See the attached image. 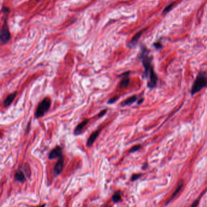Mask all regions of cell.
Listing matches in <instances>:
<instances>
[{
  "instance_id": "obj_1",
  "label": "cell",
  "mask_w": 207,
  "mask_h": 207,
  "mask_svg": "<svg viewBox=\"0 0 207 207\" xmlns=\"http://www.w3.org/2000/svg\"><path fill=\"white\" fill-rule=\"evenodd\" d=\"M141 58L142 59L143 64L145 67L144 76L145 77H148L150 79L148 83V86L150 88H154L156 86L157 77L151 65V58L149 57L148 51L147 48H142V53L141 54Z\"/></svg>"
},
{
  "instance_id": "obj_2",
  "label": "cell",
  "mask_w": 207,
  "mask_h": 207,
  "mask_svg": "<svg viewBox=\"0 0 207 207\" xmlns=\"http://www.w3.org/2000/svg\"><path fill=\"white\" fill-rule=\"evenodd\" d=\"M51 106V100L49 97H45L42 101L39 103L37 108L36 112L35 113V117L37 119L43 117L46 113L50 109Z\"/></svg>"
},
{
  "instance_id": "obj_3",
  "label": "cell",
  "mask_w": 207,
  "mask_h": 207,
  "mask_svg": "<svg viewBox=\"0 0 207 207\" xmlns=\"http://www.w3.org/2000/svg\"><path fill=\"white\" fill-rule=\"evenodd\" d=\"M207 85V77L204 73H200L197 76L191 89V94L194 95Z\"/></svg>"
},
{
  "instance_id": "obj_4",
  "label": "cell",
  "mask_w": 207,
  "mask_h": 207,
  "mask_svg": "<svg viewBox=\"0 0 207 207\" xmlns=\"http://www.w3.org/2000/svg\"><path fill=\"white\" fill-rule=\"evenodd\" d=\"M11 38V36L7 23V18H5L4 20L1 32H0V39H1L2 44L3 45L6 44L10 40Z\"/></svg>"
},
{
  "instance_id": "obj_5",
  "label": "cell",
  "mask_w": 207,
  "mask_h": 207,
  "mask_svg": "<svg viewBox=\"0 0 207 207\" xmlns=\"http://www.w3.org/2000/svg\"><path fill=\"white\" fill-rule=\"evenodd\" d=\"M61 156H62V149L60 147H57L55 149L52 150L49 154V159L60 158Z\"/></svg>"
},
{
  "instance_id": "obj_6",
  "label": "cell",
  "mask_w": 207,
  "mask_h": 207,
  "mask_svg": "<svg viewBox=\"0 0 207 207\" xmlns=\"http://www.w3.org/2000/svg\"><path fill=\"white\" fill-rule=\"evenodd\" d=\"M63 166H64V158L63 156H61L60 158H59L58 160L57 161L54 167V172L55 175H58L61 173L63 169Z\"/></svg>"
},
{
  "instance_id": "obj_7",
  "label": "cell",
  "mask_w": 207,
  "mask_h": 207,
  "mask_svg": "<svg viewBox=\"0 0 207 207\" xmlns=\"http://www.w3.org/2000/svg\"><path fill=\"white\" fill-rule=\"evenodd\" d=\"M144 32V30H142L140 31L139 32L135 34V35L133 37V38L132 39V40L130 41V42H129V44H128V46H129L130 48H133L134 46H135V45L137 44V42L139 41L140 37H141V36L142 35V33H143Z\"/></svg>"
},
{
  "instance_id": "obj_8",
  "label": "cell",
  "mask_w": 207,
  "mask_h": 207,
  "mask_svg": "<svg viewBox=\"0 0 207 207\" xmlns=\"http://www.w3.org/2000/svg\"><path fill=\"white\" fill-rule=\"evenodd\" d=\"M88 123H89V119H85L83 122H82L80 123H79L74 130V134L76 135L80 134L83 128L86 126V125Z\"/></svg>"
},
{
  "instance_id": "obj_9",
  "label": "cell",
  "mask_w": 207,
  "mask_h": 207,
  "mask_svg": "<svg viewBox=\"0 0 207 207\" xmlns=\"http://www.w3.org/2000/svg\"><path fill=\"white\" fill-rule=\"evenodd\" d=\"M16 96H17V92H14V93H12V94H9V95H8L6 97V99L5 100V101H4V102H3L4 107H5V108L8 107L11 104V103L13 102V101H14V100L15 99V98Z\"/></svg>"
},
{
  "instance_id": "obj_10",
  "label": "cell",
  "mask_w": 207,
  "mask_h": 207,
  "mask_svg": "<svg viewBox=\"0 0 207 207\" xmlns=\"http://www.w3.org/2000/svg\"><path fill=\"white\" fill-rule=\"evenodd\" d=\"M100 130H97L95 132H94L90 135V137H89V139H88V140L87 141V144H86L87 147H91L93 145L94 142H95V141L97 139V137L98 136V135L100 134Z\"/></svg>"
},
{
  "instance_id": "obj_11",
  "label": "cell",
  "mask_w": 207,
  "mask_h": 207,
  "mask_svg": "<svg viewBox=\"0 0 207 207\" xmlns=\"http://www.w3.org/2000/svg\"><path fill=\"white\" fill-rule=\"evenodd\" d=\"M15 179L17 181L23 183L26 181V178L25 176L24 175V173L21 170H18L16 172L15 176Z\"/></svg>"
},
{
  "instance_id": "obj_12",
  "label": "cell",
  "mask_w": 207,
  "mask_h": 207,
  "mask_svg": "<svg viewBox=\"0 0 207 207\" xmlns=\"http://www.w3.org/2000/svg\"><path fill=\"white\" fill-rule=\"evenodd\" d=\"M128 76H125L122 80H121L120 84H119V87L120 88H126L128 85L129 84V82H130V79Z\"/></svg>"
},
{
  "instance_id": "obj_13",
  "label": "cell",
  "mask_w": 207,
  "mask_h": 207,
  "mask_svg": "<svg viewBox=\"0 0 207 207\" xmlns=\"http://www.w3.org/2000/svg\"><path fill=\"white\" fill-rule=\"evenodd\" d=\"M137 100V96L136 95H133L132 97H129L127 98L126 100H125L123 103L122 104V106H126V105H129L132 104L134 102H135Z\"/></svg>"
},
{
  "instance_id": "obj_14",
  "label": "cell",
  "mask_w": 207,
  "mask_h": 207,
  "mask_svg": "<svg viewBox=\"0 0 207 207\" xmlns=\"http://www.w3.org/2000/svg\"><path fill=\"white\" fill-rule=\"evenodd\" d=\"M183 185H184V182H183V181H181L180 183H179V185H178V188H176V190H175V191L174 192V193H173V194H172V196H171V199H169V201H170L171 199H173L178 193H179V192L181 190V189L182 188V187H183Z\"/></svg>"
},
{
  "instance_id": "obj_15",
  "label": "cell",
  "mask_w": 207,
  "mask_h": 207,
  "mask_svg": "<svg viewBox=\"0 0 207 207\" xmlns=\"http://www.w3.org/2000/svg\"><path fill=\"white\" fill-rule=\"evenodd\" d=\"M121 196H120V194L119 192L118 193H116L113 196V198H112V200L115 203H117L119 202V201L121 200Z\"/></svg>"
},
{
  "instance_id": "obj_16",
  "label": "cell",
  "mask_w": 207,
  "mask_h": 207,
  "mask_svg": "<svg viewBox=\"0 0 207 207\" xmlns=\"http://www.w3.org/2000/svg\"><path fill=\"white\" fill-rule=\"evenodd\" d=\"M119 98V97H112L111 98H110L108 101V104L109 105H111V104H114V103L117 101L118 100Z\"/></svg>"
},
{
  "instance_id": "obj_17",
  "label": "cell",
  "mask_w": 207,
  "mask_h": 207,
  "mask_svg": "<svg viewBox=\"0 0 207 207\" xmlns=\"http://www.w3.org/2000/svg\"><path fill=\"white\" fill-rule=\"evenodd\" d=\"M173 6H174V3H172V4L169 5V6H168L167 7H166V8L163 11V14H166L169 11H170V10H171V9H172V7H173Z\"/></svg>"
},
{
  "instance_id": "obj_18",
  "label": "cell",
  "mask_w": 207,
  "mask_h": 207,
  "mask_svg": "<svg viewBox=\"0 0 207 207\" xmlns=\"http://www.w3.org/2000/svg\"><path fill=\"white\" fill-rule=\"evenodd\" d=\"M141 145H135L134 147H133L132 148H131V149L130 150L129 152L130 153H134V152H135L139 150L140 148H141Z\"/></svg>"
},
{
  "instance_id": "obj_19",
  "label": "cell",
  "mask_w": 207,
  "mask_h": 207,
  "mask_svg": "<svg viewBox=\"0 0 207 207\" xmlns=\"http://www.w3.org/2000/svg\"><path fill=\"white\" fill-rule=\"evenodd\" d=\"M2 12L5 14H9V12H10V9L8 8H7V7H6V6H3V8H2Z\"/></svg>"
},
{
  "instance_id": "obj_20",
  "label": "cell",
  "mask_w": 207,
  "mask_h": 207,
  "mask_svg": "<svg viewBox=\"0 0 207 207\" xmlns=\"http://www.w3.org/2000/svg\"><path fill=\"white\" fill-rule=\"evenodd\" d=\"M107 110H106V109L104 110L101 111L98 114V117H103V116L105 115V114L107 113Z\"/></svg>"
},
{
  "instance_id": "obj_21",
  "label": "cell",
  "mask_w": 207,
  "mask_h": 207,
  "mask_svg": "<svg viewBox=\"0 0 207 207\" xmlns=\"http://www.w3.org/2000/svg\"><path fill=\"white\" fill-rule=\"evenodd\" d=\"M140 176H141V175H134V176L132 177L131 181H134L137 180V179H139Z\"/></svg>"
},
{
  "instance_id": "obj_22",
  "label": "cell",
  "mask_w": 207,
  "mask_h": 207,
  "mask_svg": "<svg viewBox=\"0 0 207 207\" xmlns=\"http://www.w3.org/2000/svg\"><path fill=\"white\" fill-rule=\"evenodd\" d=\"M154 46L157 48V49H159V48H162V45H160V43H155L154 44Z\"/></svg>"
},
{
  "instance_id": "obj_23",
  "label": "cell",
  "mask_w": 207,
  "mask_h": 207,
  "mask_svg": "<svg viewBox=\"0 0 207 207\" xmlns=\"http://www.w3.org/2000/svg\"><path fill=\"white\" fill-rule=\"evenodd\" d=\"M198 201L197 200H196L193 203V205H191V207H197V205H198Z\"/></svg>"
},
{
  "instance_id": "obj_24",
  "label": "cell",
  "mask_w": 207,
  "mask_h": 207,
  "mask_svg": "<svg viewBox=\"0 0 207 207\" xmlns=\"http://www.w3.org/2000/svg\"><path fill=\"white\" fill-rule=\"evenodd\" d=\"M143 101H144V98L141 99L140 100H139V101H138V104H141Z\"/></svg>"
},
{
  "instance_id": "obj_25",
  "label": "cell",
  "mask_w": 207,
  "mask_h": 207,
  "mask_svg": "<svg viewBox=\"0 0 207 207\" xmlns=\"http://www.w3.org/2000/svg\"><path fill=\"white\" fill-rule=\"evenodd\" d=\"M45 206H46V205H43L42 206H37V207H45Z\"/></svg>"
}]
</instances>
